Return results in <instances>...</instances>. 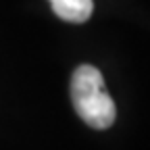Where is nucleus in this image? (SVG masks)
Wrapping results in <instances>:
<instances>
[{"instance_id":"f257e3e1","label":"nucleus","mask_w":150,"mask_h":150,"mask_svg":"<svg viewBox=\"0 0 150 150\" xmlns=\"http://www.w3.org/2000/svg\"><path fill=\"white\" fill-rule=\"evenodd\" d=\"M71 100L81 121L94 129H108L115 123L117 108L104 90L102 73L92 65H79L71 77Z\"/></svg>"},{"instance_id":"f03ea898","label":"nucleus","mask_w":150,"mask_h":150,"mask_svg":"<svg viewBox=\"0 0 150 150\" xmlns=\"http://www.w3.org/2000/svg\"><path fill=\"white\" fill-rule=\"evenodd\" d=\"M50 6L56 17L69 23H83L94 13L92 0H50Z\"/></svg>"}]
</instances>
